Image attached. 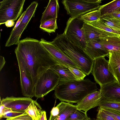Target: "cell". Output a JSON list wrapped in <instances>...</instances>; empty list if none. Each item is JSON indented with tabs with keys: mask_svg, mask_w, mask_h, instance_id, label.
<instances>
[{
	"mask_svg": "<svg viewBox=\"0 0 120 120\" xmlns=\"http://www.w3.org/2000/svg\"><path fill=\"white\" fill-rule=\"evenodd\" d=\"M5 63V61L4 57L2 56H0V71H1L4 67Z\"/></svg>",
	"mask_w": 120,
	"mask_h": 120,
	"instance_id": "obj_39",
	"label": "cell"
},
{
	"mask_svg": "<svg viewBox=\"0 0 120 120\" xmlns=\"http://www.w3.org/2000/svg\"><path fill=\"white\" fill-rule=\"evenodd\" d=\"M89 118L85 112L77 109L69 115L65 120H84Z\"/></svg>",
	"mask_w": 120,
	"mask_h": 120,
	"instance_id": "obj_30",
	"label": "cell"
},
{
	"mask_svg": "<svg viewBox=\"0 0 120 120\" xmlns=\"http://www.w3.org/2000/svg\"><path fill=\"white\" fill-rule=\"evenodd\" d=\"M59 76L49 69L39 77L34 87V96L37 98H42L50 92L54 90L59 84Z\"/></svg>",
	"mask_w": 120,
	"mask_h": 120,
	"instance_id": "obj_6",
	"label": "cell"
},
{
	"mask_svg": "<svg viewBox=\"0 0 120 120\" xmlns=\"http://www.w3.org/2000/svg\"><path fill=\"white\" fill-rule=\"evenodd\" d=\"M120 7V0H114L106 4L101 5L99 8L101 17L113 11H118Z\"/></svg>",
	"mask_w": 120,
	"mask_h": 120,
	"instance_id": "obj_23",
	"label": "cell"
},
{
	"mask_svg": "<svg viewBox=\"0 0 120 120\" xmlns=\"http://www.w3.org/2000/svg\"><path fill=\"white\" fill-rule=\"evenodd\" d=\"M80 17L81 19L84 23H88L100 19L101 15L99 8L87 13Z\"/></svg>",
	"mask_w": 120,
	"mask_h": 120,
	"instance_id": "obj_25",
	"label": "cell"
},
{
	"mask_svg": "<svg viewBox=\"0 0 120 120\" xmlns=\"http://www.w3.org/2000/svg\"><path fill=\"white\" fill-rule=\"evenodd\" d=\"M40 120H47L46 112L42 110Z\"/></svg>",
	"mask_w": 120,
	"mask_h": 120,
	"instance_id": "obj_41",
	"label": "cell"
},
{
	"mask_svg": "<svg viewBox=\"0 0 120 120\" xmlns=\"http://www.w3.org/2000/svg\"><path fill=\"white\" fill-rule=\"evenodd\" d=\"M6 120H34L29 114L25 112L23 114L12 117L7 118Z\"/></svg>",
	"mask_w": 120,
	"mask_h": 120,
	"instance_id": "obj_34",
	"label": "cell"
},
{
	"mask_svg": "<svg viewBox=\"0 0 120 120\" xmlns=\"http://www.w3.org/2000/svg\"><path fill=\"white\" fill-rule=\"evenodd\" d=\"M59 7L58 0H50L41 16V24L51 19H56L58 16Z\"/></svg>",
	"mask_w": 120,
	"mask_h": 120,
	"instance_id": "obj_18",
	"label": "cell"
},
{
	"mask_svg": "<svg viewBox=\"0 0 120 120\" xmlns=\"http://www.w3.org/2000/svg\"><path fill=\"white\" fill-rule=\"evenodd\" d=\"M84 120H91V119L89 117L88 118H87Z\"/></svg>",
	"mask_w": 120,
	"mask_h": 120,
	"instance_id": "obj_42",
	"label": "cell"
},
{
	"mask_svg": "<svg viewBox=\"0 0 120 120\" xmlns=\"http://www.w3.org/2000/svg\"><path fill=\"white\" fill-rule=\"evenodd\" d=\"M83 50L94 60L97 58L109 56V53L101 44L100 40L87 42Z\"/></svg>",
	"mask_w": 120,
	"mask_h": 120,
	"instance_id": "obj_14",
	"label": "cell"
},
{
	"mask_svg": "<svg viewBox=\"0 0 120 120\" xmlns=\"http://www.w3.org/2000/svg\"><path fill=\"white\" fill-rule=\"evenodd\" d=\"M100 19L110 27L120 31V18L106 14L101 16Z\"/></svg>",
	"mask_w": 120,
	"mask_h": 120,
	"instance_id": "obj_24",
	"label": "cell"
},
{
	"mask_svg": "<svg viewBox=\"0 0 120 120\" xmlns=\"http://www.w3.org/2000/svg\"><path fill=\"white\" fill-rule=\"evenodd\" d=\"M118 11H120V7L119 8L118 10Z\"/></svg>",
	"mask_w": 120,
	"mask_h": 120,
	"instance_id": "obj_43",
	"label": "cell"
},
{
	"mask_svg": "<svg viewBox=\"0 0 120 120\" xmlns=\"http://www.w3.org/2000/svg\"><path fill=\"white\" fill-rule=\"evenodd\" d=\"M42 109L36 101L33 100L25 110L26 112L34 120H40Z\"/></svg>",
	"mask_w": 120,
	"mask_h": 120,
	"instance_id": "obj_22",
	"label": "cell"
},
{
	"mask_svg": "<svg viewBox=\"0 0 120 120\" xmlns=\"http://www.w3.org/2000/svg\"><path fill=\"white\" fill-rule=\"evenodd\" d=\"M15 52L18 63L24 65L31 75L34 86L43 73L59 64L40 41L30 38L20 40Z\"/></svg>",
	"mask_w": 120,
	"mask_h": 120,
	"instance_id": "obj_1",
	"label": "cell"
},
{
	"mask_svg": "<svg viewBox=\"0 0 120 120\" xmlns=\"http://www.w3.org/2000/svg\"><path fill=\"white\" fill-rule=\"evenodd\" d=\"M91 73L96 83L100 86L116 82L115 77L109 70V61L105 57L97 58L94 60Z\"/></svg>",
	"mask_w": 120,
	"mask_h": 120,
	"instance_id": "obj_8",
	"label": "cell"
},
{
	"mask_svg": "<svg viewBox=\"0 0 120 120\" xmlns=\"http://www.w3.org/2000/svg\"><path fill=\"white\" fill-rule=\"evenodd\" d=\"M40 42L59 64L66 66H70L79 69L74 62L54 45L51 41H47L41 38Z\"/></svg>",
	"mask_w": 120,
	"mask_h": 120,
	"instance_id": "obj_10",
	"label": "cell"
},
{
	"mask_svg": "<svg viewBox=\"0 0 120 120\" xmlns=\"http://www.w3.org/2000/svg\"><path fill=\"white\" fill-rule=\"evenodd\" d=\"M15 22L13 20H8L5 23V26L7 27H10L13 26L15 25Z\"/></svg>",
	"mask_w": 120,
	"mask_h": 120,
	"instance_id": "obj_40",
	"label": "cell"
},
{
	"mask_svg": "<svg viewBox=\"0 0 120 120\" xmlns=\"http://www.w3.org/2000/svg\"><path fill=\"white\" fill-rule=\"evenodd\" d=\"M12 111L11 109L7 108L4 106L0 102V118L7 112Z\"/></svg>",
	"mask_w": 120,
	"mask_h": 120,
	"instance_id": "obj_36",
	"label": "cell"
},
{
	"mask_svg": "<svg viewBox=\"0 0 120 120\" xmlns=\"http://www.w3.org/2000/svg\"><path fill=\"white\" fill-rule=\"evenodd\" d=\"M100 42L109 51L120 53V36H107L101 38Z\"/></svg>",
	"mask_w": 120,
	"mask_h": 120,
	"instance_id": "obj_19",
	"label": "cell"
},
{
	"mask_svg": "<svg viewBox=\"0 0 120 120\" xmlns=\"http://www.w3.org/2000/svg\"><path fill=\"white\" fill-rule=\"evenodd\" d=\"M97 111L98 112L96 120H116L112 116L105 112L99 107H98Z\"/></svg>",
	"mask_w": 120,
	"mask_h": 120,
	"instance_id": "obj_32",
	"label": "cell"
},
{
	"mask_svg": "<svg viewBox=\"0 0 120 120\" xmlns=\"http://www.w3.org/2000/svg\"><path fill=\"white\" fill-rule=\"evenodd\" d=\"M25 0H4L0 2V25L16 20L21 15Z\"/></svg>",
	"mask_w": 120,
	"mask_h": 120,
	"instance_id": "obj_7",
	"label": "cell"
},
{
	"mask_svg": "<svg viewBox=\"0 0 120 120\" xmlns=\"http://www.w3.org/2000/svg\"><path fill=\"white\" fill-rule=\"evenodd\" d=\"M98 107L120 112V101L109 100L102 98Z\"/></svg>",
	"mask_w": 120,
	"mask_h": 120,
	"instance_id": "obj_27",
	"label": "cell"
},
{
	"mask_svg": "<svg viewBox=\"0 0 120 120\" xmlns=\"http://www.w3.org/2000/svg\"><path fill=\"white\" fill-rule=\"evenodd\" d=\"M102 98L100 90L90 93L77 103V109L86 113L91 109L98 106Z\"/></svg>",
	"mask_w": 120,
	"mask_h": 120,
	"instance_id": "obj_13",
	"label": "cell"
},
{
	"mask_svg": "<svg viewBox=\"0 0 120 120\" xmlns=\"http://www.w3.org/2000/svg\"><path fill=\"white\" fill-rule=\"evenodd\" d=\"M70 103H67L63 111L55 120H65L69 115L77 109L76 105Z\"/></svg>",
	"mask_w": 120,
	"mask_h": 120,
	"instance_id": "obj_29",
	"label": "cell"
},
{
	"mask_svg": "<svg viewBox=\"0 0 120 120\" xmlns=\"http://www.w3.org/2000/svg\"><path fill=\"white\" fill-rule=\"evenodd\" d=\"M18 63L22 94L26 97L32 98L34 96V85L32 78L26 67L19 63Z\"/></svg>",
	"mask_w": 120,
	"mask_h": 120,
	"instance_id": "obj_11",
	"label": "cell"
},
{
	"mask_svg": "<svg viewBox=\"0 0 120 120\" xmlns=\"http://www.w3.org/2000/svg\"><path fill=\"white\" fill-rule=\"evenodd\" d=\"M107 14L117 18H120V11H114L110 13Z\"/></svg>",
	"mask_w": 120,
	"mask_h": 120,
	"instance_id": "obj_38",
	"label": "cell"
},
{
	"mask_svg": "<svg viewBox=\"0 0 120 120\" xmlns=\"http://www.w3.org/2000/svg\"><path fill=\"white\" fill-rule=\"evenodd\" d=\"M80 16L70 17L63 33L68 40L83 50L86 42L82 29L84 22Z\"/></svg>",
	"mask_w": 120,
	"mask_h": 120,
	"instance_id": "obj_4",
	"label": "cell"
},
{
	"mask_svg": "<svg viewBox=\"0 0 120 120\" xmlns=\"http://www.w3.org/2000/svg\"><path fill=\"white\" fill-rule=\"evenodd\" d=\"M91 120H96V119H91Z\"/></svg>",
	"mask_w": 120,
	"mask_h": 120,
	"instance_id": "obj_44",
	"label": "cell"
},
{
	"mask_svg": "<svg viewBox=\"0 0 120 120\" xmlns=\"http://www.w3.org/2000/svg\"><path fill=\"white\" fill-rule=\"evenodd\" d=\"M98 89L96 82L88 79L58 85L54 89L56 98L62 101L77 103L88 94Z\"/></svg>",
	"mask_w": 120,
	"mask_h": 120,
	"instance_id": "obj_2",
	"label": "cell"
},
{
	"mask_svg": "<svg viewBox=\"0 0 120 120\" xmlns=\"http://www.w3.org/2000/svg\"><path fill=\"white\" fill-rule=\"evenodd\" d=\"M101 108L104 112L112 116L116 120H120V112L109 109Z\"/></svg>",
	"mask_w": 120,
	"mask_h": 120,
	"instance_id": "obj_33",
	"label": "cell"
},
{
	"mask_svg": "<svg viewBox=\"0 0 120 120\" xmlns=\"http://www.w3.org/2000/svg\"><path fill=\"white\" fill-rule=\"evenodd\" d=\"M109 52V70L120 84V53Z\"/></svg>",
	"mask_w": 120,
	"mask_h": 120,
	"instance_id": "obj_16",
	"label": "cell"
},
{
	"mask_svg": "<svg viewBox=\"0 0 120 120\" xmlns=\"http://www.w3.org/2000/svg\"><path fill=\"white\" fill-rule=\"evenodd\" d=\"M51 42L74 62L86 75H88L91 73L94 60L83 49L68 40L63 33L57 34Z\"/></svg>",
	"mask_w": 120,
	"mask_h": 120,
	"instance_id": "obj_3",
	"label": "cell"
},
{
	"mask_svg": "<svg viewBox=\"0 0 120 120\" xmlns=\"http://www.w3.org/2000/svg\"><path fill=\"white\" fill-rule=\"evenodd\" d=\"M33 100L29 97H16L13 96L0 99V102L13 111H24Z\"/></svg>",
	"mask_w": 120,
	"mask_h": 120,
	"instance_id": "obj_12",
	"label": "cell"
},
{
	"mask_svg": "<svg viewBox=\"0 0 120 120\" xmlns=\"http://www.w3.org/2000/svg\"><path fill=\"white\" fill-rule=\"evenodd\" d=\"M25 111H12L8 112L4 114L0 118L12 117H15L23 114Z\"/></svg>",
	"mask_w": 120,
	"mask_h": 120,
	"instance_id": "obj_35",
	"label": "cell"
},
{
	"mask_svg": "<svg viewBox=\"0 0 120 120\" xmlns=\"http://www.w3.org/2000/svg\"></svg>",
	"mask_w": 120,
	"mask_h": 120,
	"instance_id": "obj_45",
	"label": "cell"
},
{
	"mask_svg": "<svg viewBox=\"0 0 120 120\" xmlns=\"http://www.w3.org/2000/svg\"><path fill=\"white\" fill-rule=\"evenodd\" d=\"M38 5L37 2L33 1L27 8L24 15L18 26L14 30H11L6 43L5 47L10 46L14 45H18L22 32L31 18L34 17Z\"/></svg>",
	"mask_w": 120,
	"mask_h": 120,
	"instance_id": "obj_9",
	"label": "cell"
},
{
	"mask_svg": "<svg viewBox=\"0 0 120 120\" xmlns=\"http://www.w3.org/2000/svg\"><path fill=\"white\" fill-rule=\"evenodd\" d=\"M40 28L49 33L55 32L58 28L56 19H52L45 21L40 24Z\"/></svg>",
	"mask_w": 120,
	"mask_h": 120,
	"instance_id": "obj_26",
	"label": "cell"
},
{
	"mask_svg": "<svg viewBox=\"0 0 120 120\" xmlns=\"http://www.w3.org/2000/svg\"><path fill=\"white\" fill-rule=\"evenodd\" d=\"M101 0H63L61 2L71 17L79 16L98 9Z\"/></svg>",
	"mask_w": 120,
	"mask_h": 120,
	"instance_id": "obj_5",
	"label": "cell"
},
{
	"mask_svg": "<svg viewBox=\"0 0 120 120\" xmlns=\"http://www.w3.org/2000/svg\"><path fill=\"white\" fill-rule=\"evenodd\" d=\"M67 103V102L61 101L56 106L52 108L49 120H55L63 111Z\"/></svg>",
	"mask_w": 120,
	"mask_h": 120,
	"instance_id": "obj_28",
	"label": "cell"
},
{
	"mask_svg": "<svg viewBox=\"0 0 120 120\" xmlns=\"http://www.w3.org/2000/svg\"><path fill=\"white\" fill-rule=\"evenodd\" d=\"M82 29L86 42L100 40L101 38L106 37L100 34L97 28L87 23H84Z\"/></svg>",
	"mask_w": 120,
	"mask_h": 120,
	"instance_id": "obj_20",
	"label": "cell"
},
{
	"mask_svg": "<svg viewBox=\"0 0 120 120\" xmlns=\"http://www.w3.org/2000/svg\"><path fill=\"white\" fill-rule=\"evenodd\" d=\"M26 12V11H24L20 17L19 19L17 22L14 27L12 30H14L17 28L19 25L21 21L23 18Z\"/></svg>",
	"mask_w": 120,
	"mask_h": 120,
	"instance_id": "obj_37",
	"label": "cell"
},
{
	"mask_svg": "<svg viewBox=\"0 0 120 120\" xmlns=\"http://www.w3.org/2000/svg\"><path fill=\"white\" fill-rule=\"evenodd\" d=\"M88 23L100 30L103 34L106 36H120V31L110 27L100 19Z\"/></svg>",
	"mask_w": 120,
	"mask_h": 120,
	"instance_id": "obj_21",
	"label": "cell"
},
{
	"mask_svg": "<svg viewBox=\"0 0 120 120\" xmlns=\"http://www.w3.org/2000/svg\"><path fill=\"white\" fill-rule=\"evenodd\" d=\"M100 90L102 98L120 101V84L117 82L110 83L100 86Z\"/></svg>",
	"mask_w": 120,
	"mask_h": 120,
	"instance_id": "obj_15",
	"label": "cell"
},
{
	"mask_svg": "<svg viewBox=\"0 0 120 120\" xmlns=\"http://www.w3.org/2000/svg\"><path fill=\"white\" fill-rule=\"evenodd\" d=\"M50 69L57 73L60 77L59 84L76 80L73 74L66 66L57 64L51 67Z\"/></svg>",
	"mask_w": 120,
	"mask_h": 120,
	"instance_id": "obj_17",
	"label": "cell"
},
{
	"mask_svg": "<svg viewBox=\"0 0 120 120\" xmlns=\"http://www.w3.org/2000/svg\"><path fill=\"white\" fill-rule=\"evenodd\" d=\"M74 76L76 80L80 81L84 79L86 75L80 69L70 66H66Z\"/></svg>",
	"mask_w": 120,
	"mask_h": 120,
	"instance_id": "obj_31",
	"label": "cell"
}]
</instances>
